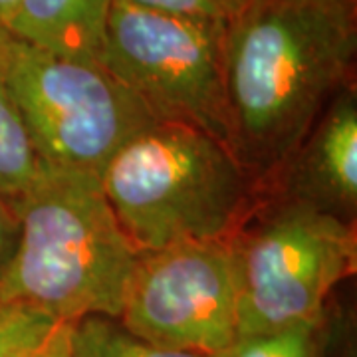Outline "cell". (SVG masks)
<instances>
[{
    "instance_id": "11",
    "label": "cell",
    "mask_w": 357,
    "mask_h": 357,
    "mask_svg": "<svg viewBox=\"0 0 357 357\" xmlns=\"http://www.w3.org/2000/svg\"><path fill=\"white\" fill-rule=\"evenodd\" d=\"M337 326L332 307L324 318L276 332L236 337L217 357H333Z\"/></svg>"
},
{
    "instance_id": "1",
    "label": "cell",
    "mask_w": 357,
    "mask_h": 357,
    "mask_svg": "<svg viewBox=\"0 0 357 357\" xmlns=\"http://www.w3.org/2000/svg\"><path fill=\"white\" fill-rule=\"evenodd\" d=\"M356 0H248L225 32L232 153L260 191L354 84Z\"/></svg>"
},
{
    "instance_id": "13",
    "label": "cell",
    "mask_w": 357,
    "mask_h": 357,
    "mask_svg": "<svg viewBox=\"0 0 357 357\" xmlns=\"http://www.w3.org/2000/svg\"><path fill=\"white\" fill-rule=\"evenodd\" d=\"M58 321L34 307L0 300V357H24L38 347Z\"/></svg>"
},
{
    "instance_id": "16",
    "label": "cell",
    "mask_w": 357,
    "mask_h": 357,
    "mask_svg": "<svg viewBox=\"0 0 357 357\" xmlns=\"http://www.w3.org/2000/svg\"><path fill=\"white\" fill-rule=\"evenodd\" d=\"M18 241V215L13 203L0 197V272L6 266Z\"/></svg>"
},
{
    "instance_id": "12",
    "label": "cell",
    "mask_w": 357,
    "mask_h": 357,
    "mask_svg": "<svg viewBox=\"0 0 357 357\" xmlns=\"http://www.w3.org/2000/svg\"><path fill=\"white\" fill-rule=\"evenodd\" d=\"M74 357H217L151 344L112 316H86L72 324Z\"/></svg>"
},
{
    "instance_id": "5",
    "label": "cell",
    "mask_w": 357,
    "mask_h": 357,
    "mask_svg": "<svg viewBox=\"0 0 357 357\" xmlns=\"http://www.w3.org/2000/svg\"><path fill=\"white\" fill-rule=\"evenodd\" d=\"M238 337L324 318L335 286L356 272V225L262 197L232 238Z\"/></svg>"
},
{
    "instance_id": "7",
    "label": "cell",
    "mask_w": 357,
    "mask_h": 357,
    "mask_svg": "<svg viewBox=\"0 0 357 357\" xmlns=\"http://www.w3.org/2000/svg\"><path fill=\"white\" fill-rule=\"evenodd\" d=\"M119 319L169 349L218 356L238 337V278L230 241L143 252Z\"/></svg>"
},
{
    "instance_id": "4",
    "label": "cell",
    "mask_w": 357,
    "mask_h": 357,
    "mask_svg": "<svg viewBox=\"0 0 357 357\" xmlns=\"http://www.w3.org/2000/svg\"><path fill=\"white\" fill-rule=\"evenodd\" d=\"M0 72L52 167L100 177L129 139L157 123L100 62L54 54L8 32H0Z\"/></svg>"
},
{
    "instance_id": "2",
    "label": "cell",
    "mask_w": 357,
    "mask_h": 357,
    "mask_svg": "<svg viewBox=\"0 0 357 357\" xmlns=\"http://www.w3.org/2000/svg\"><path fill=\"white\" fill-rule=\"evenodd\" d=\"M14 208L18 241L0 272V300L56 321L119 318L141 252L119 227L100 177L50 165Z\"/></svg>"
},
{
    "instance_id": "15",
    "label": "cell",
    "mask_w": 357,
    "mask_h": 357,
    "mask_svg": "<svg viewBox=\"0 0 357 357\" xmlns=\"http://www.w3.org/2000/svg\"><path fill=\"white\" fill-rule=\"evenodd\" d=\"M72 324L74 321H58L48 337L34 347L24 357H74L72 354Z\"/></svg>"
},
{
    "instance_id": "10",
    "label": "cell",
    "mask_w": 357,
    "mask_h": 357,
    "mask_svg": "<svg viewBox=\"0 0 357 357\" xmlns=\"http://www.w3.org/2000/svg\"><path fill=\"white\" fill-rule=\"evenodd\" d=\"M32 135L0 72V197L18 203L46 173Z\"/></svg>"
},
{
    "instance_id": "9",
    "label": "cell",
    "mask_w": 357,
    "mask_h": 357,
    "mask_svg": "<svg viewBox=\"0 0 357 357\" xmlns=\"http://www.w3.org/2000/svg\"><path fill=\"white\" fill-rule=\"evenodd\" d=\"M114 0H22L8 34L54 54L100 62Z\"/></svg>"
},
{
    "instance_id": "8",
    "label": "cell",
    "mask_w": 357,
    "mask_h": 357,
    "mask_svg": "<svg viewBox=\"0 0 357 357\" xmlns=\"http://www.w3.org/2000/svg\"><path fill=\"white\" fill-rule=\"evenodd\" d=\"M356 225L357 91L345 86L319 115L304 141L262 189Z\"/></svg>"
},
{
    "instance_id": "3",
    "label": "cell",
    "mask_w": 357,
    "mask_h": 357,
    "mask_svg": "<svg viewBox=\"0 0 357 357\" xmlns=\"http://www.w3.org/2000/svg\"><path fill=\"white\" fill-rule=\"evenodd\" d=\"M105 199L141 255L230 241L262 201L229 145L185 123L157 121L129 139L100 175Z\"/></svg>"
},
{
    "instance_id": "6",
    "label": "cell",
    "mask_w": 357,
    "mask_h": 357,
    "mask_svg": "<svg viewBox=\"0 0 357 357\" xmlns=\"http://www.w3.org/2000/svg\"><path fill=\"white\" fill-rule=\"evenodd\" d=\"M227 24L183 18L114 0L100 64L157 121L185 123L230 145L225 89Z\"/></svg>"
},
{
    "instance_id": "14",
    "label": "cell",
    "mask_w": 357,
    "mask_h": 357,
    "mask_svg": "<svg viewBox=\"0 0 357 357\" xmlns=\"http://www.w3.org/2000/svg\"><path fill=\"white\" fill-rule=\"evenodd\" d=\"M126 2L157 13L220 22V24H229L248 4V0H126Z\"/></svg>"
},
{
    "instance_id": "17",
    "label": "cell",
    "mask_w": 357,
    "mask_h": 357,
    "mask_svg": "<svg viewBox=\"0 0 357 357\" xmlns=\"http://www.w3.org/2000/svg\"><path fill=\"white\" fill-rule=\"evenodd\" d=\"M22 0H0V32H10Z\"/></svg>"
},
{
    "instance_id": "18",
    "label": "cell",
    "mask_w": 357,
    "mask_h": 357,
    "mask_svg": "<svg viewBox=\"0 0 357 357\" xmlns=\"http://www.w3.org/2000/svg\"><path fill=\"white\" fill-rule=\"evenodd\" d=\"M333 357H354V351H349V347H345L344 351L340 354V356H333Z\"/></svg>"
}]
</instances>
